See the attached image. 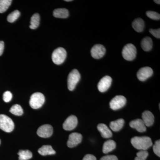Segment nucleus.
Wrapping results in <instances>:
<instances>
[{
	"label": "nucleus",
	"mask_w": 160,
	"mask_h": 160,
	"mask_svg": "<svg viewBox=\"0 0 160 160\" xmlns=\"http://www.w3.org/2000/svg\"><path fill=\"white\" fill-rule=\"evenodd\" d=\"M132 146L140 150H147L152 145L151 139L149 137H134L131 140Z\"/></svg>",
	"instance_id": "nucleus-1"
},
{
	"label": "nucleus",
	"mask_w": 160,
	"mask_h": 160,
	"mask_svg": "<svg viewBox=\"0 0 160 160\" xmlns=\"http://www.w3.org/2000/svg\"><path fill=\"white\" fill-rule=\"evenodd\" d=\"M14 124L9 117L0 114V129L7 132H10L14 129Z\"/></svg>",
	"instance_id": "nucleus-2"
},
{
	"label": "nucleus",
	"mask_w": 160,
	"mask_h": 160,
	"mask_svg": "<svg viewBox=\"0 0 160 160\" xmlns=\"http://www.w3.org/2000/svg\"><path fill=\"white\" fill-rule=\"evenodd\" d=\"M45 102L44 95L41 92H35L32 95L29 100V105L32 108L38 109L43 106Z\"/></svg>",
	"instance_id": "nucleus-3"
},
{
	"label": "nucleus",
	"mask_w": 160,
	"mask_h": 160,
	"mask_svg": "<svg viewBox=\"0 0 160 160\" xmlns=\"http://www.w3.org/2000/svg\"><path fill=\"white\" fill-rule=\"evenodd\" d=\"M67 52L65 49L62 47H59L55 49L52 55V62L56 65H59L62 64L66 60Z\"/></svg>",
	"instance_id": "nucleus-4"
},
{
	"label": "nucleus",
	"mask_w": 160,
	"mask_h": 160,
	"mask_svg": "<svg viewBox=\"0 0 160 160\" xmlns=\"http://www.w3.org/2000/svg\"><path fill=\"white\" fill-rule=\"evenodd\" d=\"M122 54L125 60L129 61H132L136 57V48L133 44H127L123 48Z\"/></svg>",
	"instance_id": "nucleus-5"
},
{
	"label": "nucleus",
	"mask_w": 160,
	"mask_h": 160,
	"mask_svg": "<svg viewBox=\"0 0 160 160\" xmlns=\"http://www.w3.org/2000/svg\"><path fill=\"white\" fill-rule=\"evenodd\" d=\"M81 75L77 69H74L69 73L68 75L67 83L68 88L70 91H72L75 88L76 86L79 82Z\"/></svg>",
	"instance_id": "nucleus-6"
},
{
	"label": "nucleus",
	"mask_w": 160,
	"mask_h": 160,
	"mask_svg": "<svg viewBox=\"0 0 160 160\" xmlns=\"http://www.w3.org/2000/svg\"><path fill=\"white\" fill-rule=\"evenodd\" d=\"M126 99L125 97L118 95L112 99L109 103L110 108L112 110H116L121 109L126 105Z\"/></svg>",
	"instance_id": "nucleus-7"
},
{
	"label": "nucleus",
	"mask_w": 160,
	"mask_h": 160,
	"mask_svg": "<svg viewBox=\"0 0 160 160\" xmlns=\"http://www.w3.org/2000/svg\"><path fill=\"white\" fill-rule=\"evenodd\" d=\"M106 52V48L103 45L96 44L92 48L90 52L92 57L93 58L99 59L105 55Z\"/></svg>",
	"instance_id": "nucleus-8"
},
{
	"label": "nucleus",
	"mask_w": 160,
	"mask_h": 160,
	"mask_svg": "<svg viewBox=\"0 0 160 160\" xmlns=\"http://www.w3.org/2000/svg\"><path fill=\"white\" fill-rule=\"evenodd\" d=\"M153 70L150 67H144L138 70L137 76L139 80L142 82H144L151 77L153 74Z\"/></svg>",
	"instance_id": "nucleus-9"
},
{
	"label": "nucleus",
	"mask_w": 160,
	"mask_h": 160,
	"mask_svg": "<svg viewBox=\"0 0 160 160\" xmlns=\"http://www.w3.org/2000/svg\"><path fill=\"white\" fill-rule=\"evenodd\" d=\"M82 136L78 132H73L69 135V139L67 142V146L69 148H73L78 146L82 142Z\"/></svg>",
	"instance_id": "nucleus-10"
},
{
	"label": "nucleus",
	"mask_w": 160,
	"mask_h": 160,
	"mask_svg": "<svg viewBox=\"0 0 160 160\" xmlns=\"http://www.w3.org/2000/svg\"><path fill=\"white\" fill-rule=\"evenodd\" d=\"M78 123L77 118L74 115L70 116L63 123V129L67 131H71L76 127Z\"/></svg>",
	"instance_id": "nucleus-11"
},
{
	"label": "nucleus",
	"mask_w": 160,
	"mask_h": 160,
	"mask_svg": "<svg viewBox=\"0 0 160 160\" xmlns=\"http://www.w3.org/2000/svg\"><path fill=\"white\" fill-rule=\"evenodd\" d=\"M112 82V78L109 76H106L102 78L98 83V88L99 91L102 92L107 91L111 86Z\"/></svg>",
	"instance_id": "nucleus-12"
},
{
	"label": "nucleus",
	"mask_w": 160,
	"mask_h": 160,
	"mask_svg": "<svg viewBox=\"0 0 160 160\" xmlns=\"http://www.w3.org/2000/svg\"><path fill=\"white\" fill-rule=\"evenodd\" d=\"M53 132V128L50 125L46 124L40 126L37 130V134L41 138L50 137Z\"/></svg>",
	"instance_id": "nucleus-13"
},
{
	"label": "nucleus",
	"mask_w": 160,
	"mask_h": 160,
	"mask_svg": "<svg viewBox=\"0 0 160 160\" xmlns=\"http://www.w3.org/2000/svg\"><path fill=\"white\" fill-rule=\"evenodd\" d=\"M129 126L131 128L136 129L139 132H142L146 131V126H145L142 120L138 119L132 121L129 123Z\"/></svg>",
	"instance_id": "nucleus-14"
},
{
	"label": "nucleus",
	"mask_w": 160,
	"mask_h": 160,
	"mask_svg": "<svg viewBox=\"0 0 160 160\" xmlns=\"http://www.w3.org/2000/svg\"><path fill=\"white\" fill-rule=\"evenodd\" d=\"M142 121L146 126L150 127L154 123V115L151 112L148 110L144 112L142 114Z\"/></svg>",
	"instance_id": "nucleus-15"
},
{
	"label": "nucleus",
	"mask_w": 160,
	"mask_h": 160,
	"mask_svg": "<svg viewBox=\"0 0 160 160\" xmlns=\"http://www.w3.org/2000/svg\"><path fill=\"white\" fill-rule=\"evenodd\" d=\"M98 130L101 132L102 137L105 138H109L112 137V132L108 128V126L103 123L98 125L97 126Z\"/></svg>",
	"instance_id": "nucleus-16"
},
{
	"label": "nucleus",
	"mask_w": 160,
	"mask_h": 160,
	"mask_svg": "<svg viewBox=\"0 0 160 160\" xmlns=\"http://www.w3.org/2000/svg\"><path fill=\"white\" fill-rule=\"evenodd\" d=\"M116 147V144L113 140H108L104 143L102 149L103 152L105 154L109 153L114 150Z\"/></svg>",
	"instance_id": "nucleus-17"
},
{
	"label": "nucleus",
	"mask_w": 160,
	"mask_h": 160,
	"mask_svg": "<svg viewBox=\"0 0 160 160\" xmlns=\"http://www.w3.org/2000/svg\"><path fill=\"white\" fill-rule=\"evenodd\" d=\"M152 39L149 37H146L142 40L141 45L142 49L144 51L148 52L150 51L152 49Z\"/></svg>",
	"instance_id": "nucleus-18"
},
{
	"label": "nucleus",
	"mask_w": 160,
	"mask_h": 160,
	"mask_svg": "<svg viewBox=\"0 0 160 160\" xmlns=\"http://www.w3.org/2000/svg\"><path fill=\"white\" fill-rule=\"evenodd\" d=\"M132 27L136 31L138 32H142L145 27V23L142 19L138 18L136 19L132 23Z\"/></svg>",
	"instance_id": "nucleus-19"
},
{
	"label": "nucleus",
	"mask_w": 160,
	"mask_h": 160,
	"mask_svg": "<svg viewBox=\"0 0 160 160\" xmlns=\"http://www.w3.org/2000/svg\"><path fill=\"white\" fill-rule=\"evenodd\" d=\"M38 152L41 155L46 156L53 155L56 153V152L52 149L50 145H44L38 150Z\"/></svg>",
	"instance_id": "nucleus-20"
},
{
	"label": "nucleus",
	"mask_w": 160,
	"mask_h": 160,
	"mask_svg": "<svg viewBox=\"0 0 160 160\" xmlns=\"http://www.w3.org/2000/svg\"><path fill=\"white\" fill-rule=\"evenodd\" d=\"M125 121L123 119H119L116 121L112 122L110 123L109 126L110 129L114 132L119 131L124 126Z\"/></svg>",
	"instance_id": "nucleus-21"
},
{
	"label": "nucleus",
	"mask_w": 160,
	"mask_h": 160,
	"mask_svg": "<svg viewBox=\"0 0 160 160\" xmlns=\"http://www.w3.org/2000/svg\"><path fill=\"white\" fill-rule=\"evenodd\" d=\"M53 16L59 18H66L69 17V11L65 8H59L55 9L53 12Z\"/></svg>",
	"instance_id": "nucleus-22"
},
{
	"label": "nucleus",
	"mask_w": 160,
	"mask_h": 160,
	"mask_svg": "<svg viewBox=\"0 0 160 160\" xmlns=\"http://www.w3.org/2000/svg\"><path fill=\"white\" fill-rule=\"evenodd\" d=\"M40 15L38 13H35L32 16L30 21V29H37L40 24Z\"/></svg>",
	"instance_id": "nucleus-23"
},
{
	"label": "nucleus",
	"mask_w": 160,
	"mask_h": 160,
	"mask_svg": "<svg viewBox=\"0 0 160 160\" xmlns=\"http://www.w3.org/2000/svg\"><path fill=\"white\" fill-rule=\"evenodd\" d=\"M19 160H28L32 157V153L29 150H20L18 152Z\"/></svg>",
	"instance_id": "nucleus-24"
},
{
	"label": "nucleus",
	"mask_w": 160,
	"mask_h": 160,
	"mask_svg": "<svg viewBox=\"0 0 160 160\" xmlns=\"http://www.w3.org/2000/svg\"><path fill=\"white\" fill-rule=\"evenodd\" d=\"M9 111L12 114L16 116H21L23 114V110L22 107L19 105L16 104L13 105L10 108Z\"/></svg>",
	"instance_id": "nucleus-25"
},
{
	"label": "nucleus",
	"mask_w": 160,
	"mask_h": 160,
	"mask_svg": "<svg viewBox=\"0 0 160 160\" xmlns=\"http://www.w3.org/2000/svg\"><path fill=\"white\" fill-rule=\"evenodd\" d=\"M11 0H0V13H3L8 9L11 5Z\"/></svg>",
	"instance_id": "nucleus-26"
},
{
	"label": "nucleus",
	"mask_w": 160,
	"mask_h": 160,
	"mask_svg": "<svg viewBox=\"0 0 160 160\" xmlns=\"http://www.w3.org/2000/svg\"><path fill=\"white\" fill-rule=\"evenodd\" d=\"M20 16V12L18 10H15L8 16L7 18V21L10 23L13 22L16 20L18 19Z\"/></svg>",
	"instance_id": "nucleus-27"
},
{
	"label": "nucleus",
	"mask_w": 160,
	"mask_h": 160,
	"mask_svg": "<svg viewBox=\"0 0 160 160\" xmlns=\"http://www.w3.org/2000/svg\"><path fill=\"white\" fill-rule=\"evenodd\" d=\"M148 155L149 153L146 150H140L137 153V157L134 160H146Z\"/></svg>",
	"instance_id": "nucleus-28"
},
{
	"label": "nucleus",
	"mask_w": 160,
	"mask_h": 160,
	"mask_svg": "<svg viewBox=\"0 0 160 160\" xmlns=\"http://www.w3.org/2000/svg\"><path fill=\"white\" fill-rule=\"evenodd\" d=\"M146 15L151 19L154 20H159L160 15L156 12L149 11L146 12Z\"/></svg>",
	"instance_id": "nucleus-29"
},
{
	"label": "nucleus",
	"mask_w": 160,
	"mask_h": 160,
	"mask_svg": "<svg viewBox=\"0 0 160 160\" xmlns=\"http://www.w3.org/2000/svg\"><path fill=\"white\" fill-rule=\"evenodd\" d=\"M153 152L158 156L160 157V140H158L155 143L154 146H153Z\"/></svg>",
	"instance_id": "nucleus-30"
},
{
	"label": "nucleus",
	"mask_w": 160,
	"mask_h": 160,
	"mask_svg": "<svg viewBox=\"0 0 160 160\" xmlns=\"http://www.w3.org/2000/svg\"><path fill=\"white\" fill-rule=\"evenodd\" d=\"M12 94L10 91H7L5 92L3 94V99L4 102H9L12 98Z\"/></svg>",
	"instance_id": "nucleus-31"
},
{
	"label": "nucleus",
	"mask_w": 160,
	"mask_h": 160,
	"mask_svg": "<svg viewBox=\"0 0 160 160\" xmlns=\"http://www.w3.org/2000/svg\"><path fill=\"white\" fill-rule=\"evenodd\" d=\"M149 32L152 35L157 38H160V29H150L149 30Z\"/></svg>",
	"instance_id": "nucleus-32"
},
{
	"label": "nucleus",
	"mask_w": 160,
	"mask_h": 160,
	"mask_svg": "<svg viewBox=\"0 0 160 160\" xmlns=\"http://www.w3.org/2000/svg\"><path fill=\"white\" fill-rule=\"evenodd\" d=\"M100 160H118V158L113 155H109L103 157Z\"/></svg>",
	"instance_id": "nucleus-33"
},
{
	"label": "nucleus",
	"mask_w": 160,
	"mask_h": 160,
	"mask_svg": "<svg viewBox=\"0 0 160 160\" xmlns=\"http://www.w3.org/2000/svg\"><path fill=\"white\" fill-rule=\"evenodd\" d=\"M82 160H97V159L93 155L87 154L84 157Z\"/></svg>",
	"instance_id": "nucleus-34"
},
{
	"label": "nucleus",
	"mask_w": 160,
	"mask_h": 160,
	"mask_svg": "<svg viewBox=\"0 0 160 160\" xmlns=\"http://www.w3.org/2000/svg\"><path fill=\"white\" fill-rule=\"evenodd\" d=\"M4 47H5V45H4V42L3 41H0V56L3 54Z\"/></svg>",
	"instance_id": "nucleus-35"
},
{
	"label": "nucleus",
	"mask_w": 160,
	"mask_h": 160,
	"mask_svg": "<svg viewBox=\"0 0 160 160\" xmlns=\"http://www.w3.org/2000/svg\"><path fill=\"white\" fill-rule=\"evenodd\" d=\"M154 2L156 3H157V4H159V5H160V1H159H159L158 0H155V1H154Z\"/></svg>",
	"instance_id": "nucleus-36"
},
{
	"label": "nucleus",
	"mask_w": 160,
	"mask_h": 160,
	"mask_svg": "<svg viewBox=\"0 0 160 160\" xmlns=\"http://www.w3.org/2000/svg\"><path fill=\"white\" fill-rule=\"evenodd\" d=\"M65 1L67 2H72V0H65Z\"/></svg>",
	"instance_id": "nucleus-37"
},
{
	"label": "nucleus",
	"mask_w": 160,
	"mask_h": 160,
	"mask_svg": "<svg viewBox=\"0 0 160 160\" xmlns=\"http://www.w3.org/2000/svg\"><path fill=\"white\" fill-rule=\"evenodd\" d=\"M0 144H1V140H0Z\"/></svg>",
	"instance_id": "nucleus-38"
}]
</instances>
